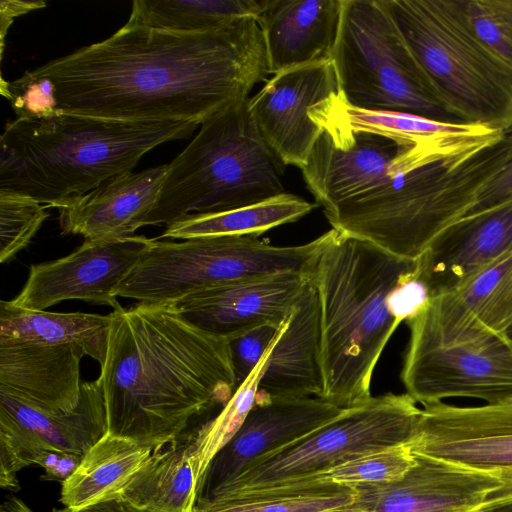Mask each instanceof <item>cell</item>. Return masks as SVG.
I'll return each mask as SVG.
<instances>
[{
    "label": "cell",
    "instance_id": "1",
    "mask_svg": "<svg viewBox=\"0 0 512 512\" xmlns=\"http://www.w3.org/2000/svg\"><path fill=\"white\" fill-rule=\"evenodd\" d=\"M35 70L52 81L58 111L199 126L248 99L270 75L262 32L253 17L201 32L126 22L105 40Z\"/></svg>",
    "mask_w": 512,
    "mask_h": 512
},
{
    "label": "cell",
    "instance_id": "2",
    "mask_svg": "<svg viewBox=\"0 0 512 512\" xmlns=\"http://www.w3.org/2000/svg\"><path fill=\"white\" fill-rule=\"evenodd\" d=\"M100 381L108 432L161 449L237 389L229 341L190 323L171 303L113 309Z\"/></svg>",
    "mask_w": 512,
    "mask_h": 512
},
{
    "label": "cell",
    "instance_id": "3",
    "mask_svg": "<svg viewBox=\"0 0 512 512\" xmlns=\"http://www.w3.org/2000/svg\"><path fill=\"white\" fill-rule=\"evenodd\" d=\"M505 135L477 124L406 143L383 180L324 215L333 229L414 262L475 209L481 189L512 158Z\"/></svg>",
    "mask_w": 512,
    "mask_h": 512
},
{
    "label": "cell",
    "instance_id": "4",
    "mask_svg": "<svg viewBox=\"0 0 512 512\" xmlns=\"http://www.w3.org/2000/svg\"><path fill=\"white\" fill-rule=\"evenodd\" d=\"M308 270L320 309V398L342 408L369 400L375 367L400 325L387 299L415 261L333 228Z\"/></svg>",
    "mask_w": 512,
    "mask_h": 512
},
{
    "label": "cell",
    "instance_id": "5",
    "mask_svg": "<svg viewBox=\"0 0 512 512\" xmlns=\"http://www.w3.org/2000/svg\"><path fill=\"white\" fill-rule=\"evenodd\" d=\"M192 122H128L59 111L6 124L0 190L60 209L110 178L130 172L150 150L187 138Z\"/></svg>",
    "mask_w": 512,
    "mask_h": 512
},
{
    "label": "cell",
    "instance_id": "6",
    "mask_svg": "<svg viewBox=\"0 0 512 512\" xmlns=\"http://www.w3.org/2000/svg\"><path fill=\"white\" fill-rule=\"evenodd\" d=\"M429 94L459 122L512 129V66L475 34L464 0H383Z\"/></svg>",
    "mask_w": 512,
    "mask_h": 512
},
{
    "label": "cell",
    "instance_id": "7",
    "mask_svg": "<svg viewBox=\"0 0 512 512\" xmlns=\"http://www.w3.org/2000/svg\"><path fill=\"white\" fill-rule=\"evenodd\" d=\"M248 100L202 123L192 141L168 164L145 226H167L188 215L237 209L285 193L284 164L260 134Z\"/></svg>",
    "mask_w": 512,
    "mask_h": 512
},
{
    "label": "cell",
    "instance_id": "8",
    "mask_svg": "<svg viewBox=\"0 0 512 512\" xmlns=\"http://www.w3.org/2000/svg\"><path fill=\"white\" fill-rule=\"evenodd\" d=\"M260 235L149 238L117 297L172 303L226 283L280 272H306L323 235L296 246H275Z\"/></svg>",
    "mask_w": 512,
    "mask_h": 512
},
{
    "label": "cell",
    "instance_id": "9",
    "mask_svg": "<svg viewBox=\"0 0 512 512\" xmlns=\"http://www.w3.org/2000/svg\"><path fill=\"white\" fill-rule=\"evenodd\" d=\"M422 409L406 392L372 396L306 436L254 460L206 500L229 499L317 477L360 456L407 444ZM205 501V500H199Z\"/></svg>",
    "mask_w": 512,
    "mask_h": 512
},
{
    "label": "cell",
    "instance_id": "10",
    "mask_svg": "<svg viewBox=\"0 0 512 512\" xmlns=\"http://www.w3.org/2000/svg\"><path fill=\"white\" fill-rule=\"evenodd\" d=\"M333 62L349 106L450 121L427 91L383 0H344Z\"/></svg>",
    "mask_w": 512,
    "mask_h": 512
},
{
    "label": "cell",
    "instance_id": "11",
    "mask_svg": "<svg viewBox=\"0 0 512 512\" xmlns=\"http://www.w3.org/2000/svg\"><path fill=\"white\" fill-rule=\"evenodd\" d=\"M407 325L410 336L400 378L417 403L464 397L490 404L512 397V342L507 335L447 341Z\"/></svg>",
    "mask_w": 512,
    "mask_h": 512
},
{
    "label": "cell",
    "instance_id": "12",
    "mask_svg": "<svg viewBox=\"0 0 512 512\" xmlns=\"http://www.w3.org/2000/svg\"><path fill=\"white\" fill-rule=\"evenodd\" d=\"M407 445L415 456L498 475L502 486L483 512L512 504V397L479 406L424 405Z\"/></svg>",
    "mask_w": 512,
    "mask_h": 512
},
{
    "label": "cell",
    "instance_id": "13",
    "mask_svg": "<svg viewBox=\"0 0 512 512\" xmlns=\"http://www.w3.org/2000/svg\"><path fill=\"white\" fill-rule=\"evenodd\" d=\"M108 432L100 381L83 382L71 412H49L0 394V485L19 489L18 472L40 455L61 449L84 455Z\"/></svg>",
    "mask_w": 512,
    "mask_h": 512
},
{
    "label": "cell",
    "instance_id": "14",
    "mask_svg": "<svg viewBox=\"0 0 512 512\" xmlns=\"http://www.w3.org/2000/svg\"><path fill=\"white\" fill-rule=\"evenodd\" d=\"M333 98L311 112L321 132L300 168L307 188L323 210L375 187L409 142L351 128L332 109Z\"/></svg>",
    "mask_w": 512,
    "mask_h": 512
},
{
    "label": "cell",
    "instance_id": "15",
    "mask_svg": "<svg viewBox=\"0 0 512 512\" xmlns=\"http://www.w3.org/2000/svg\"><path fill=\"white\" fill-rule=\"evenodd\" d=\"M143 235L119 240H85L62 258L33 264L14 305L44 310L66 300H82L113 309L115 294L132 271L148 242Z\"/></svg>",
    "mask_w": 512,
    "mask_h": 512
},
{
    "label": "cell",
    "instance_id": "16",
    "mask_svg": "<svg viewBox=\"0 0 512 512\" xmlns=\"http://www.w3.org/2000/svg\"><path fill=\"white\" fill-rule=\"evenodd\" d=\"M339 94L334 62L310 64L274 74L249 98L248 110L281 162L301 168L321 132L312 110Z\"/></svg>",
    "mask_w": 512,
    "mask_h": 512
},
{
    "label": "cell",
    "instance_id": "17",
    "mask_svg": "<svg viewBox=\"0 0 512 512\" xmlns=\"http://www.w3.org/2000/svg\"><path fill=\"white\" fill-rule=\"evenodd\" d=\"M502 486L498 475L416 456L401 479L354 486V501L340 512H483Z\"/></svg>",
    "mask_w": 512,
    "mask_h": 512
},
{
    "label": "cell",
    "instance_id": "18",
    "mask_svg": "<svg viewBox=\"0 0 512 512\" xmlns=\"http://www.w3.org/2000/svg\"><path fill=\"white\" fill-rule=\"evenodd\" d=\"M308 280V271L262 275L204 289L171 304L196 327L230 340L263 324L280 326Z\"/></svg>",
    "mask_w": 512,
    "mask_h": 512
},
{
    "label": "cell",
    "instance_id": "19",
    "mask_svg": "<svg viewBox=\"0 0 512 512\" xmlns=\"http://www.w3.org/2000/svg\"><path fill=\"white\" fill-rule=\"evenodd\" d=\"M342 410L320 397L290 399L256 395L241 428L211 461L198 501L210 498L252 460L306 436Z\"/></svg>",
    "mask_w": 512,
    "mask_h": 512
},
{
    "label": "cell",
    "instance_id": "20",
    "mask_svg": "<svg viewBox=\"0 0 512 512\" xmlns=\"http://www.w3.org/2000/svg\"><path fill=\"white\" fill-rule=\"evenodd\" d=\"M443 340L507 334L512 326V251L455 288L431 297L407 321Z\"/></svg>",
    "mask_w": 512,
    "mask_h": 512
},
{
    "label": "cell",
    "instance_id": "21",
    "mask_svg": "<svg viewBox=\"0 0 512 512\" xmlns=\"http://www.w3.org/2000/svg\"><path fill=\"white\" fill-rule=\"evenodd\" d=\"M512 251V198L471 214L415 261L431 297L447 292Z\"/></svg>",
    "mask_w": 512,
    "mask_h": 512
},
{
    "label": "cell",
    "instance_id": "22",
    "mask_svg": "<svg viewBox=\"0 0 512 512\" xmlns=\"http://www.w3.org/2000/svg\"><path fill=\"white\" fill-rule=\"evenodd\" d=\"M168 164L125 172L59 210L62 233L85 240H119L135 235L154 209Z\"/></svg>",
    "mask_w": 512,
    "mask_h": 512
},
{
    "label": "cell",
    "instance_id": "23",
    "mask_svg": "<svg viewBox=\"0 0 512 512\" xmlns=\"http://www.w3.org/2000/svg\"><path fill=\"white\" fill-rule=\"evenodd\" d=\"M76 345L0 343V394L37 409L71 412L81 399V360Z\"/></svg>",
    "mask_w": 512,
    "mask_h": 512
},
{
    "label": "cell",
    "instance_id": "24",
    "mask_svg": "<svg viewBox=\"0 0 512 512\" xmlns=\"http://www.w3.org/2000/svg\"><path fill=\"white\" fill-rule=\"evenodd\" d=\"M344 0H268L257 18L270 74L333 61Z\"/></svg>",
    "mask_w": 512,
    "mask_h": 512
},
{
    "label": "cell",
    "instance_id": "25",
    "mask_svg": "<svg viewBox=\"0 0 512 512\" xmlns=\"http://www.w3.org/2000/svg\"><path fill=\"white\" fill-rule=\"evenodd\" d=\"M320 309L310 278L286 319L259 381L257 395L269 398L320 397Z\"/></svg>",
    "mask_w": 512,
    "mask_h": 512
},
{
    "label": "cell",
    "instance_id": "26",
    "mask_svg": "<svg viewBox=\"0 0 512 512\" xmlns=\"http://www.w3.org/2000/svg\"><path fill=\"white\" fill-rule=\"evenodd\" d=\"M152 453L147 446L107 432L61 484L60 502L77 510L120 497Z\"/></svg>",
    "mask_w": 512,
    "mask_h": 512
},
{
    "label": "cell",
    "instance_id": "27",
    "mask_svg": "<svg viewBox=\"0 0 512 512\" xmlns=\"http://www.w3.org/2000/svg\"><path fill=\"white\" fill-rule=\"evenodd\" d=\"M111 314L50 312L0 302V343L76 345L86 355L104 362Z\"/></svg>",
    "mask_w": 512,
    "mask_h": 512
},
{
    "label": "cell",
    "instance_id": "28",
    "mask_svg": "<svg viewBox=\"0 0 512 512\" xmlns=\"http://www.w3.org/2000/svg\"><path fill=\"white\" fill-rule=\"evenodd\" d=\"M193 435L153 451L120 497L151 512H195L199 487Z\"/></svg>",
    "mask_w": 512,
    "mask_h": 512
},
{
    "label": "cell",
    "instance_id": "29",
    "mask_svg": "<svg viewBox=\"0 0 512 512\" xmlns=\"http://www.w3.org/2000/svg\"><path fill=\"white\" fill-rule=\"evenodd\" d=\"M315 205L290 193L217 213L194 214L166 226L159 238L187 239L201 236L261 235L309 214Z\"/></svg>",
    "mask_w": 512,
    "mask_h": 512
},
{
    "label": "cell",
    "instance_id": "30",
    "mask_svg": "<svg viewBox=\"0 0 512 512\" xmlns=\"http://www.w3.org/2000/svg\"><path fill=\"white\" fill-rule=\"evenodd\" d=\"M355 493L352 486L318 476L229 499L198 501L195 512H326L349 506Z\"/></svg>",
    "mask_w": 512,
    "mask_h": 512
},
{
    "label": "cell",
    "instance_id": "31",
    "mask_svg": "<svg viewBox=\"0 0 512 512\" xmlns=\"http://www.w3.org/2000/svg\"><path fill=\"white\" fill-rule=\"evenodd\" d=\"M268 0H135L129 24L201 32L224 27L246 18H258Z\"/></svg>",
    "mask_w": 512,
    "mask_h": 512
},
{
    "label": "cell",
    "instance_id": "32",
    "mask_svg": "<svg viewBox=\"0 0 512 512\" xmlns=\"http://www.w3.org/2000/svg\"><path fill=\"white\" fill-rule=\"evenodd\" d=\"M285 321L280 326L274 340L261 361L251 374L237 387L228 403L222 407L220 413L215 418L202 425L196 432L192 433L194 443L193 456L198 480L199 497L211 461L238 432L254 405L260 378Z\"/></svg>",
    "mask_w": 512,
    "mask_h": 512
},
{
    "label": "cell",
    "instance_id": "33",
    "mask_svg": "<svg viewBox=\"0 0 512 512\" xmlns=\"http://www.w3.org/2000/svg\"><path fill=\"white\" fill-rule=\"evenodd\" d=\"M330 105L351 128L383 134L401 141L420 142L444 133L466 131L475 125L440 121L408 112L354 108L344 102L341 94L334 97Z\"/></svg>",
    "mask_w": 512,
    "mask_h": 512
},
{
    "label": "cell",
    "instance_id": "34",
    "mask_svg": "<svg viewBox=\"0 0 512 512\" xmlns=\"http://www.w3.org/2000/svg\"><path fill=\"white\" fill-rule=\"evenodd\" d=\"M407 444L389 447L352 459L318 476L345 486L384 484L401 479L415 465Z\"/></svg>",
    "mask_w": 512,
    "mask_h": 512
},
{
    "label": "cell",
    "instance_id": "35",
    "mask_svg": "<svg viewBox=\"0 0 512 512\" xmlns=\"http://www.w3.org/2000/svg\"><path fill=\"white\" fill-rule=\"evenodd\" d=\"M47 206L12 191L0 190V262L11 261L28 246L49 216Z\"/></svg>",
    "mask_w": 512,
    "mask_h": 512
},
{
    "label": "cell",
    "instance_id": "36",
    "mask_svg": "<svg viewBox=\"0 0 512 512\" xmlns=\"http://www.w3.org/2000/svg\"><path fill=\"white\" fill-rule=\"evenodd\" d=\"M466 10L477 37L512 66V0H470Z\"/></svg>",
    "mask_w": 512,
    "mask_h": 512
},
{
    "label": "cell",
    "instance_id": "37",
    "mask_svg": "<svg viewBox=\"0 0 512 512\" xmlns=\"http://www.w3.org/2000/svg\"><path fill=\"white\" fill-rule=\"evenodd\" d=\"M1 94L10 102L17 118L47 117L59 112L52 81L35 69L11 82L1 78Z\"/></svg>",
    "mask_w": 512,
    "mask_h": 512
},
{
    "label": "cell",
    "instance_id": "38",
    "mask_svg": "<svg viewBox=\"0 0 512 512\" xmlns=\"http://www.w3.org/2000/svg\"><path fill=\"white\" fill-rule=\"evenodd\" d=\"M280 326L263 324L228 340L237 387L261 361Z\"/></svg>",
    "mask_w": 512,
    "mask_h": 512
},
{
    "label": "cell",
    "instance_id": "39",
    "mask_svg": "<svg viewBox=\"0 0 512 512\" xmlns=\"http://www.w3.org/2000/svg\"><path fill=\"white\" fill-rule=\"evenodd\" d=\"M431 295L425 282L415 273L414 267L399 279L391 290L387 305L393 318L401 324L420 314L429 304Z\"/></svg>",
    "mask_w": 512,
    "mask_h": 512
},
{
    "label": "cell",
    "instance_id": "40",
    "mask_svg": "<svg viewBox=\"0 0 512 512\" xmlns=\"http://www.w3.org/2000/svg\"><path fill=\"white\" fill-rule=\"evenodd\" d=\"M83 456L72 451L50 449L40 455L35 465L44 469L41 480L58 481L62 484L76 471Z\"/></svg>",
    "mask_w": 512,
    "mask_h": 512
},
{
    "label": "cell",
    "instance_id": "41",
    "mask_svg": "<svg viewBox=\"0 0 512 512\" xmlns=\"http://www.w3.org/2000/svg\"><path fill=\"white\" fill-rule=\"evenodd\" d=\"M511 198L512 158L484 185L479 193L477 206L469 215L492 208Z\"/></svg>",
    "mask_w": 512,
    "mask_h": 512
},
{
    "label": "cell",
    "instance_id": "42",
    "mask_svg": "<svg viewBox=\"0 0 512 512\" xmlns=\"http://www.w3.org/2000/svg\"><path fill=\"white\" fill-rule=\"evenodd\" d=\"M44 7H46V3L43 1H1V52H3L6 31L12 24L13 19L32 10Z\"/></svg>",
    "mask_w": 512,
    "mask_h": 512
},
{
    "label": "cell",
    "instance_id": "43",
    "mask_svg": "<svg viewBox=\"0 0 512 512\" xmlns=\"http://www.w3.org/2000/svg\"><path fill=\"white\" fill-rule=\"evenodd\" d=\"M51 512H151L147 509L138 507L123 497H117L106 501L87 506L82 509H53Z\"/></svg>",
    "mask_w": 512,
    "mask_h": 512
},
{
    "label": "cell",
    "instance_id": "44",
    "mask_svg": "<svg viewBox=\"0 0 512 512\" xmlns=\"http://www.w3.org/2000/svg\"><path fill=\"white\" fill-rule=\"evenodd\" d=\"M0 512H33L23 501L17 498H10L1 508Z\"/></svg>",
    "mask_w": 512,
    "mask_h": 512
},
{
    "label": "cell",
    "instance_id": "45",
    "mask_svg": "<svg viewBox=\"0 0 512 512\" xmlns=\"http://www.w3.org/2000/svg\"><path fill=\"white\" fill-rule=\"evenodd\" d=\"M488 512H512V504L493 509Z\"/></svg>",
    "mask_w": 512,
    "mask_h": 512
},
{
    "label": "cell",
    "instance_id": "46",
    "mask_svg": "<svg viewBox=\"0 0 512 512\" xmlns=\"http://www.w3.org/2000/svg\"><path fill=\"white\" fill-rule=\"evenodd\" d=\"M506 335L508 339L512 342V326L509 328Z\"/></svg>",
    "mask_w": 512,
    "mask_h": 512
},
{
    "label": "cell",
    "instance_id": "47",
    "mask_svg": "<svg viewBox=\"0 0 512 512\" xmlns=\"http://www.w3.org/2000/svg\"><path fill=\"white\" fill-rule=\"evenodd\" d=\"M326 512H340V510L326 511Z\"/></svg>",
    "mask_w": 512,
    "mask_h": 512
}]
</instances>
